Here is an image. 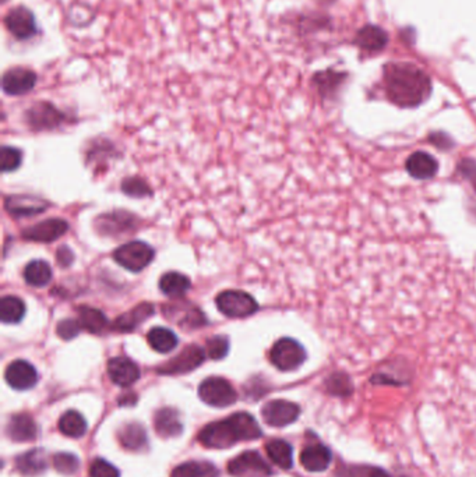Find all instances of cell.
Here are the masks:
<instances>
[{"label":"cell","mask_w":476,"mask_h":477,"mask_svg":"<svg viewBox=\"0 0 476 477\" xmlns=\"http://www.w3.org/2000/svg\"><path fill=\"white\" fill-rule=\"evenodd\" d=\"M387 98L400 108H416L432 94L429 75L410 63H388L383 70Z\"/></svg>","instance_id":"obj_1"},{"label":"cell","mask_w":476,"mask_h":477,"mask_svg":"<svg viewBox=\"0 0 476 477\" xmlns=\"http://www.w3.org/2000/svg\"><path fill=\"white\" fill-rule=\"evenodd\" d=\"M263 434L256 419L246 413L239 412L225 420L211 423L200 431L199 440L207 448H229L239 441H253Z\"/></svg>","instance_id":"obj_2"},{"label":"cell","mask_w":476,"mask_h":477,"mask_svg":"<svg viewBox=\"0 0 476 477\" xmlns=\"http://www.w3.org/2000/svg\"><path fill=\"white\" fill-rule=\"evenodd\" d=\"M155 257L154 248L144 241H129L120 247H118L113 253L115 261L132 271V273H140L145 267L151 264V261Z\"/></svg>","instance_id":"obj_3"},{"label":"cell","mask_w":476,"mask_h":477,"mask_svg":"<svg viewBox=\"0 0 476 477\" xmlns=\"http://www.w3.org/2000/svg\"><path fill=\"white\" fill-rule=\"evenodd\" d=\"M270 360L281 372H294L305 363L306 350L296 340L281 338L270 350Z\"/></svg>","instance_id":"obj_4"},{"label":"cell","mask_w":476,"mask_h":477,"mask_svg":"<svg viewBox=\"0 0 476 477\" xmlns=\"http://www.w3.org/2000/svg\"><path fill=\"white\" fill-rule=\"evenodd\" d=\"M200 399L214 408H228L238 401V392L232 384L221 377H209L199 387Z\"/></svg>","instance_id":"obj_5"},{"label":"cell","mask_w":476,"mask_h":477,"mask_svg":"<svg viewBox=\"0 0 476 477\" xmlns=\"http://www.w3.org/2000/svg\"><path fill=\"white\" fill-rule=\"evenodd\" d=\"M215 303L218 310L229 318H246L259 310V305L253 296L242 290H224Z\"/></svg>","instance_id":"obj_6"},{"label":"cell","mask_w":476,"mask_h":477,"mask_svg":"<svg viewBox=\"0 0 476 477\" xmlns=\"http://www.w3.org/2000/svg\"><path fill=\"white\" fill-rule=\"evenodd\" d=\"M65 120L66 115L51 103H33L26 112V122L35 132L56 129Z\"/></svg>","instance_id":"obj_7"},{"label":"cell","mask_w":476,"mask_h":477,"mask_svg":"<svg viewBox=\"0 0 476 477\" xmlns=\"http://www.w3.org/2000/svg\"><path fill=\"white\" fill-rule=\"evenodd\" d=\"M4 27L17 41H27L38 33L34 13L24 6L13 7L4 16Z\"/></svg>","instance_id":"obj_8"},{"label":"cell","mask_w":476,"mask_h":477,"mask_svg":"<svg viewBox=\"0 0 476 477\" xmlns=\"http://www.w3.org/2000/svg\"><path fill=\"white\" fill-rule=\"evenodd\" d=\"M205 359V350L203 347L199 345H189L176 357L160 366L158 373L167 375L186 374L203 365Z\"/></svg>","instance_id":"obj_9"},{"label":"cell","mask_w":476,"mask_h":477,"mask_svg":"<svg viewBox=\"0 0 476 477\" xmlns=\"http://www.w3.org/2000/svg\"><path fill=\"white\" fill-rule=\"evenodd\" d=\"M228 472L235 477H269L270 465L256 451H246L228 463Z\"/></svg>","instance_id":"obj_10"},{"label":"cell","mask_w":476,"mask_h":477,"mask_svg":"<svg viewBox=\"0 0 476 477\" xmlns=\"http://www.w3.org/2000/svg\"><path fill=\"white\" fill-rule=\"evenodd\" d=\"M36 73L34 70L23 66L9 68L3 74L1 87L7 95L20 97L31 93L36 85Z\"/></svg>","instance_id":"obj_11"},{"label":"cell","mask_w":476,"mask_h":477,"mask_svg":"<svg viewBox=\"0 0 476 477\" xmlns=\"http://www.w3.org/2000/svg\"><path fill=\"white\" fill-rule=\"evenodd\" d=\"M301 414V408L289 401L275 399L264 405L262 416L267 424L272 427H285L292 424Z\"/></svg>","instance_id":"obj_12"},{"label":"cell","mask_w":476,"mask_h":477,"mask_svg":"<svg viewBox=\"0 0 476 477\" xmlns=\"http://www.w3.org/2000/svg\"><path fill=\"white\" fill-rule=\"evenodd\" d=\"M136 215L126 211H113L100 215L95 219V228L103 236H118L132 231L136 226Z\"/></svg>","instance_id":"obj_13"},{"label":"cell","mask_w":476,"mask_h":477,"mask_svg":"<svg viewBox=\"0 0 476 477\" xmlns=\"http://www.w3.org/2000/svg\"><path fill=\"white\" fill-rule=\"evenodd\" d=\"M68 231V224L63 219H46L34 226L23 231V238L36 243H52L56 238H62Z\"/></svg>","instance_id":"obj_14"},{"label":"cell","mask_w":476,"mask_h":477,"mask_svg":"<svg viewBox=\"0 0 476 477\" xmlns=\"http://www.w3.org/2000/svg\"><path fill=\"white\" fill-rule=\"evenodd\" d=\"M4 378L11 388L17 391H27L36 384L38 372L27 360H14L7 366Z\"/></svg>","instance_id":"obj_15"},{"label":"cell","mask_w":476,"mask_h":477,"mask_svg":"<svg viewBox=\"0 0 476 477\" xmlns=\"http://www.w3.org/2000/svg\"><path fill=\"white\" fill-rule=\"evenodd\" d=\"M108 374L113 384L126 388L137 382L140 378V369L132 359L118 356L108 362Z\"/></svg>","instance_id":"obj_16"},{"label":"cell","mask_w":476,"mask_h":477,"mask_svg":"<svg viewBox=\"0 0 476 477\" xmlns=\"http://www.w3.org/2000/svg\"><path fill=\"white\" fill-rule=\"evenodd\" d=\"M48 206V201L35 196H9L4 200L6 211L16 218L33 216L43 212Z\"/></svg>","instance_id":"obj_17"},{"label":"cell","mask_w":476,"mask_h":477,"mask_svg":"<svg viewBox=\"0 0 476 477\" xmlns=\"http://www.w3.org/2000/svg\"><path fill=\"white\" fill-rule=\"evenodd\" d=\"M6 433L16 443H27L38 437V426L30 414H14L7 423Z\"/></svg>","instance_id":"obj_18"},{"label":"cell","mask_w":476,"mask_h":477,"mask_svg":"<svg viewBox=\"0 0 476 477\" xmlns=\"http://www.w3.org/2000/svg\"><path fill=\"white\" fill-rule=\"evenodd\" d=\"M407 171L413 179L429 180L439 172V162L436 158L425 151H416L407 159Z\"/></svg>","instance_id":"obj_19"},{"label":"cell","mask_w":476,"mask_h":477,"mask_svg":"<svg viewBox=\"0 0 476 477\" xmlns=\"http://www.w3.org/2000/svg\"><path fill=\"white\" fill-rule=\"evenodd\" d=\"M331 451L321 444L309 445L301 454V463L302 466L313 473L324 472L331 463Z\"/></svg>","instance_id":"obj_20"},{"label":"cell","mask_w":476,"mask_h":477,"mask_svg":"<svg viewBox=\"0 0 476 477\" xmlns=\"http://www.w3.org/2000/svg\"><path fill=\"white\" fill-rule=\"evenodd\" d=\"M388 42L387 33L377 26H365L355 36V45L365 52H380L386 48Z\"/></svg>","instance_id":"obj_21"},{"label":"cell","mask_w":476,"mask_h":477,"mask_svg":"<svg viewBox=\"0 0 476 477\" xmlns=\"http://www.w3.org/2000/svg\"><path fill=\"white\" fill-rule=\"evenodd\" d=\"M152 314H154V307L148 303H141L135 308H132L130 311L119 315V318H116V321L113 323V330L119 332H130L136 330L138 325H141Z\"/></svg>","instance_id":"obj_22"},{"label":"cell","mask_w":476,"mask_h":477,"mask_svg":"<svg viewBox=\"0 0 476 477\" xmlns=\"http://www.w3.org/2000/svg\"><path fill=\"white\" fill-rule=\"evenodd\" d=\"M155 431L161 437H176L182 433L183 424L179 417V412L172 408H164L155 413L154 417Z\"/></svg>","instance_id":"obj_23"},{"label":"cell","mask_w":476,"mask_h":477,"mask_svg":"<svg viewBox=\"0 0 476 477\" xmlns=\"http://www.w3.org/2000/svg\"><path fill=\"white\" fill-rule=\"evenodd\" d=\"M16 466L24 476H38L46 471V454L43 449H31L16 459Z\"/></svg>","instance_id":"obj_24"},{"label":"cell","mask_w":476,"mask_h":477,"mask_svg":"<svg viewBox=\"0 0 476 477\" xmlns=\"http://www.w3.org/2000/svg\"><path fill=\"white\" fill-rule=\"evenodd\" d=\"M192 282L190 279L183 275V273L170 271V273H164L160 279V289L161 292L168 296V298H182L186 295V292L190 289Z\"/></svg>","instance_id":"obj_25"},{"label":"cell","mask_w":476,"mask_h":477,"mask_svg":"<svg viewBox=\"0 0 476 477\" xmlns=\"http://www.w3.org/2000/svg\"><path fill=\"white\" fill-rule=\"evenodd\" d=\"M52 268L43 260H34L24 268V279L30 286L43 288L52 281Z\"/></svg>","instance_id":"obj_26"},{"label":"cell","mask_w":476,"mask_h":477,"mask_svg":"<svg viewBox=\"0 0 476 477\" xmlns=\"http://www.w3.org/2000/svg\"><path fill=\"white\" fill-rule=\"evenodd\" d=\"M147 341L158 353H170L179 343L176 334L165 327H155L150 330L147 334Z\"/></svg>","instance_id":"obj_27"},{"label":"cell","mask_w":476,"mask_h":477,"mask_svg":"<svg viewBox=\"0 0 476 477\" xmlns=\"http://www.w3.org/2000/svg\"><path fill=\"white\" fill-rule=\"evenodd\" d=\"M78 323L83 330L91 334H100L108 324V320L101 310L93 307L81 306L77 308Z\"/></svg>","instance_id":"obj_28"},{"label":"cell","mask_w":476,"mask_h":477,"mask_svg":"<svg viewBox=\"0 0 476 477\" xmlns=\"http://www.w3.org/2000/svg\"><path fill=\"white\" fill-rule=\"evenodd\" d=\"M59 430L66 437L80 439L87 433V421L81 413L68 410L59 420Z\"/></svg>","instance_id":"obj_29"},{"label":"cell","mask_w":476,"mask_h":477,"mask_svg":"<svg viewBox=\"0 0 476 477\" xmlns=\"http://www.w3.org/2000/svg\"><path fill=\"white\" fill-rule=\"evenodd\" d=\"M119 441L126 448L130 451H140L147 445V431L144 430L143 426L137 424V423H130L126 424L120 429L119 431Z\"/></svg>","instance_id":"obj_30"},{"label":"cell","mask_w":476,"mask_h":477,"mask_svg":"<svg viewBox=\"0 0 476 477\" xmlns=\"http://www.w3.org/2000/svg\"><path fill=\"white\" fill-rule=\"evenodd\" d=\"M218 469L205 461L185 462L172 472V477H218Z\"/></svg>","instance_id":"obj_31"},{"label":"cell","mask_w":476,"mask_h":477,"mask_svg":"<svg viewBox=\"0 0 476 477\" xmlns=\"http://www.w3.org/2000/svg\"><path fill=\"white\" fill-rule=\"evenodd\" d=\"M266 451L276 466L282 469H291L294 466V449L291 444L284 440H272L267 444Z\"/></svg>","instance_id":"obj_32"},{"label":"cell","mask_w":476,"mask_h":477,"mask_svg":"<svg viewBox=\"0 0 476 477\" xmlns=\"http://www.w3.org/2000/svg\"><path fill=\"white\" fill-rule=\"evenodd\" d=\"M26 314V305L17 296H4L0 300V320L4 324H17Z\"/></svg>","instance_id":"obj_33"},{"label":"cell","mask_w":476,"mask_h":477,"mask_svg":"<svg viewBox=\"0 0 476 477\" xmlns=\"http://www.w3.org/2000/svg\"><path fill=\"white\" fill-rule=\"evenodd\" d=\"M343 75L334 70H327L323 73H317L314 75V83L317 85V90L321 93V95H331L342 83Z\"/></svg>","instance_id":"obj_34"},{"label":"cell","mask_w":476,"mask_h":477,"mask_svg":"<svg viewBox=\"0 0 476 477\" xmlns=\"http://www.w3.org/2000/svg\"><path fill=\"white\" fill-rule=\"evenodd\" d=\"M0 159H1L0 169L3 173L16 171L21 165L23 152L19 148L4 145V147H1V151H0Z\"/></svg>","instance_id":"obj_35"},{"label":"cell","mask_w":476,"mask_h":477,"mask_svg":"<svg viewBox=\"0 0 476 477\" xmlns=\"http://www.w3.org/2000/svg\"><path fill=\"white\" fill-rule=\"evenodd\" d=\"M326 387L328 392L337 397H346L352 392V384H351L349 377L342 373L330 375L326 381Z\"/></svg>","instance_id":"obj_36"},{"label":"cell","mask_w":476,"mask_h":477,"mask_svg":"<svg viewBox=\"0 0 476 477\" xmlns=\"http://www.w3.org/2000/svg\"><path fill=\"white\" fill-rule=\"evenodd\" d=\"M53 466L62 475H74L80 466V461L73 454L59 452L53 456Z\"/></svg>","instance_id":"obj_37"},{"label":"cell","mask_w":476,"mask_h":477,"mask_svg":"<svg viewBox=\"0 0 476 477\" xmlns=\"http://www.w3.org/2000/svg\"><path fill=\"white\" fill-rule=\"evenodd\" d=\"M122 190L130 196V197H136V199H141L145 196H151V189L148 187V184L140 179V177H128L122 182Z\"/></svg>","instance_id":"obj_38"},{"label":"cell","mask_w":476,"mask_h":477,"mask_svg":"<svg viewBox=\"0 0 476 477\" xmlns=\"http://www.w3.org/2000/svg\"><path fill=\"white\" fill-rule=\"evenodd\" d=\"M208 357H211L212 360H221L224 359L228 352H229V341L227 337L222 335H217L212 337L207 341V349H205Z\"/></svg>","instance_id":"obj_39"},{"label":"cell","mask_w":476,"mask_h":477,"mask_svg":"<svg viewBox=\"0 0 476 477\" xmlns=\"http://www.w3.org/2000/svg\"><path fill=\"white\" fill-rule=\"evenodd\" d=\"M90 476L91 477H119L120 473L119 471L112 465L109 463L108 461L105 459H95L90 468Z\"/></svg>","instance_id":"obj_40"},{"label":"cell","mask_w":476,"mask_h":477,"mask_svg":"<svg viewBox=\"0 0 476 477\" xmlns=\"http://www.w3.org/2000/svg\"><path fill=\"white\" fill-rule=\"evenodd\" d=\"M81 330H83V328H81L78 320H77V321H76V320H63V321H61V323L58 324V327H56V332H58V335H59L62 340H65V341H71V340H74V338L80 334Z\"/></svg>","instance_id":"obj_41"},{"label":"cell","mask_w":476,"mask_h":477,"mask_svg":"<svg viewBox=\"0 0 476 477\" xmlns=\"http://www.w3.org/2000/svg\"><path fill=\"white\" fill-rule=\"evenodd\" d=\"M458 172L472 183V186L476 190V161H474V159H462L458 165Z\"/></svg>","instance_id":"obj_42"},{"label":"cell","mask_w":476,"mask_h":477,"mask_svg":"<svg viewBox=\"0 0 476 477\" xmlns=\"http://www.w3.org/2000/svg\"><path fill=\"white\" fill-rule=\"evenodd\" d=\"M56 260H58V263H59L61 267L66 268V267H70V266L73 264V261H74V254H73V251H71L68 247L62 246V247L58 250V253H56Z\"/></svg>","instance_id":"obj_43"},{"label":"cell","mask_w":476,"mask_h":477,"mask_svg":"<svg viewBox=\"0 0 476 477\" xmlns=\"http://www.w3.org/2000/svg\"><path fill=\"white\" fill-rule=\"evenodd\" d=\"M368 477H391L387 472L378 469V468H371L368 469Z\"/></svg>","instance_id":"obj_44"}]
</instances>
